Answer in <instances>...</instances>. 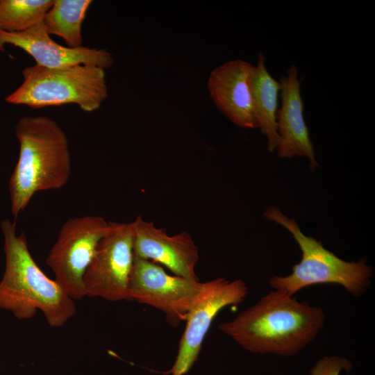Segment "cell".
I'll return each instance as SVG.
<instances>
[{
  "mask_svg": "<svg viewBox=\"0 0 375 375\" xmlns=\"http://www.w3.org/2000/svg\"><path fill=\"white\" fill-rule=\"evenodd\" d=\"M324 322L321 307L273 290L218 328L251 353L290 357L312 342Z\"/></svg>",
  "mask_w": 375,
  "mask_h": 375,
  "instance_id": "6da1fadb",
  "label": "cell"
},
{
  "mask_svg": "<svg viewBox=\"0 0 375 375\" xmlns=\"http://www.w3.org/2000/svg\"><path fill=\"white\" fill-rule=\"evenodd\" d=\"M0 228L5 253L0 308L18 319H31L39 310L50 326H62L76 313L74 300L39 267L25 234H17L15 221L6 218L0 222Z\"/></svg>",
  "mask_w": 375,
  "mask_h": 375,
  "instance_id": "7a4b0ae2",
  "label": "cell"
},
{
  "mask_svg": "<svg viewBox=\"0 0 375 375\" xmlns=\"http://www.w3.org/2000/svg\"><path fill=\"white\" fill-rule=\"evenodd\" d=\"M17 162L8 181L11 213L17 219L33 195L58 190L69 180L72 160L65 132L47 116H25L15 126Z\"/></svg>",
  "mask_w": 375,
  "mask_h": 375,
  "instance_id": "3957f363",
  "label": "cell"
},
{
  "mask_svg": "<svg viewBox=\"0 0 375 375\" xmlns=\"http://www.w3.org/2000/svg\"><path fill=\"white\" fill-rule=\"evenodd\" d=\"M264 216L285 227L298 244L302 257L292 267V273L285 276H273L269 284L274 290L290 296L307 287L320 284L342 286L354 297L362 295L371 284L372 270L365 260L348 262L326 249L312 237L305 235L294 219L283 215L275 206L268 208Z\"/></svg>",
  "mask_w": 375,
  "mask_h": 375,
  "instance_id": "277c9868",
  "label": "cell"
},
{
  "mask_svg": "<svg viewBox=\"0 0 375 375\" xmlns=\"http://www.w3.org/2000/svg\"><path fill=\"white\" fill-rule=\"evenodd\" d=\"M23 82L6 101L38 109L76 104L85 112L98 110L108 97L105 69L90 65L49 68L35 64L22 69Z\"/></svg>",
  "mask_w": 375,
  "mask_h": 375,
  "instance_id": "5b68a950",
  "label": "cell"
},
{
  "mask_svg": "<svg viewBox=\"0 0 375 375\" xmlns=\"http://www.w3.org/2000/svg\"><path fill=\"white\" fill-rule=\"evenodd\" d=\"M97 215L71 217L62 225L46 258L55 280L74 300L86 297L83 276L99 242L115 227Z\"/></svg>",
  "mask_w": 375,
  "mask_h": 375,
  "instance_id": "8992f818",
  "label": "cell"
},
{
  "mask_svg": "<svg viewBox=\"0 0 375 375\" xmlns=\"http://www.w3.org/2000/svg\"><path fill=\"white\" fill-rule=\"evenodd\" d=\"M204 283L169 274L151 260L134 256L130 276V300L162 312L167 322L176 326L186 317L201 292Z\"/></svg>",
  "mask_w": 375,
  "mask_h": 375,
  "instance_id": "52a82bcc",
  "label": "cell"
},
{
  "mask_svg": "<svg viewBox=\"0 0 375 375\" xmlns=\"http://www.w3.org/2000/svg\"><path fill=\"white\" fill-rule=\"evenodd\" d=\"M247 294L248 288L242 279L228 281L219 277L205 282L186 317L176 360L167 374L188 373L199 358L204 338L217 314L226 307L240 304Z\"/></svg>",
  "mask_w": 375,
  "mask_h": 375,
  "instance_id": "ba28073f",
  "label": "cell"
},
{
  "mask_svg": "<svg viewBox=\"0 0 375 375\" xmlns=\"http://www.w3.org/2000/svg\"><path fill=\"white\" fill-rule=\"evenodd\" d=\"M134 260L131 223H116L99 243L83 276L86 297L110 301H129Z\"/></svg>",
  "mask_w": 375,
  "mask_h": 375,
  "instance_id": "9c48e42d",
  "label": "cell"
},
{
  "mask_svg": "<svg viewBox=\"0 0 375 375\" xmlns=\"http://www.w3.org/2000/svg\"><path fill=\"white\" fill-rule=\"evenodd\" d=\"M131 224L134 256L164 266L174 275L199 281L195 272L199 248L190 233L183 231L170 236L140 216Z\"/></svg>",
  "mask_w": 375,
  "mask_h": 375,
  "instance_id": "30bf717a",
  "label": "cell"
},
{
  "mask_svg": "<svg viewBox=\"0 0 375 375\" xmlns=\"http://www.w3.org/2000/svg\"><path fill=\"white\" fill-rule=\"evenodd\" d=\"M254 66L236 59L226 62L210 74L207 86L217 108L231 122L245 128H258L250 77Z\"/></svg>",
  "mask_w": 375,
  "mask_h": 375,
  "instance_id": "8fae6325",
  "label": "cell"
},
{
  "mask_svg": "<svg viewBox=\"0 0 375 375\" xmlns=\"http://www.w3.org/2000/svg\"><path fill=\"white\" fill-rule=\"evenodd\" d=\"M6 44L22 49L33 58L36 65L44 67L81 64L106 69L114 64L112 55L105 49L83 46L70 48L59 44L51 39L43 22L22 32L0 31V51H5Z\"/></svg>",
  "mask_w": 375,
  "mask_h": 375,
  "instance_id": "7c38bea8",
  "label": "cell"
},
{
  "mask_svg": "<svg viewBox=\"0 0 375 375\" xmlns=\"http://www.w3.org/2000/svg\"><path fill=\"white\" fill-rule=\"evenodd\" d=\"M279 82L281 106L276 115V128L279 135L278 156L281 158L306 156L309 159L310 169L314 171L319 165L303 118L301 81L298 78L297 67L292 65L288 70L287 76H282Z\"/></svg>",
  "mask_w": 375,
  "mask_h": 375,
  "instance_id": "4fadbf2b",
  "label": "cell"
},
{
  "mask_svg": "<svg viewBox=\"0 0 375 375\" xmlns=\"http://www.w3.org/2000/svg\"><path fill=\"white\" fill-rule=\"evenodd\" d=\"M265 63V57L260 53L250 77V85L259 128L267 137L268 151L273 152L279 144L276 115L281 86L269 73Z\"/></svg>",
  "mask_w": 375,
  "mask_h": 375,
  "instance_id": "5bb4252c",
  "label": "cell"
},
{
  "mask_svg": "<svg viewBox=\"0 0 375 375\" xmlns=\"http://www.w3.org/2000/svg\"><path fill=\"white\" fill-rule=\"evenodd\" d=\"M91 0H53L43 20L48 33L61 38L68 47H82V24Z\"/></svg>",
  "mask_w": 375,
  "mask_h": 375,
  "instance_id": "9a60e30c",
  "label": "cell"
},
{
  "mask_svg": "<svg viewBox=\"0 0 375 375\" xmlns=\"http://www.w3.org/2000/svg\"><path fill=\"white\" fill-rule=\"evenodd\" d=\"M53 0H0V31L18 33L43 22Z\"/></svg>",
  "mask_w": 375,
  "mask_h": 375,
  "instance_id": "2e32d148",
  "label": "cell"
},
{
  "mask_svg": "<svg viewBox=\"0 0 375 375\" xmlns=\"http://www.w3.org/2000/svg\"><path fill=\"white\" fill-rule=\"evenodd\" d=\"M351 362L339 356H324L312 367L309 375H340L342 371L349 372Z\"/></svg>",
  "mask_w": 375,
  "mask_h": 375,
  "instance_id": "e0dca14e",
  "label": "cell"
}]
</instances>
